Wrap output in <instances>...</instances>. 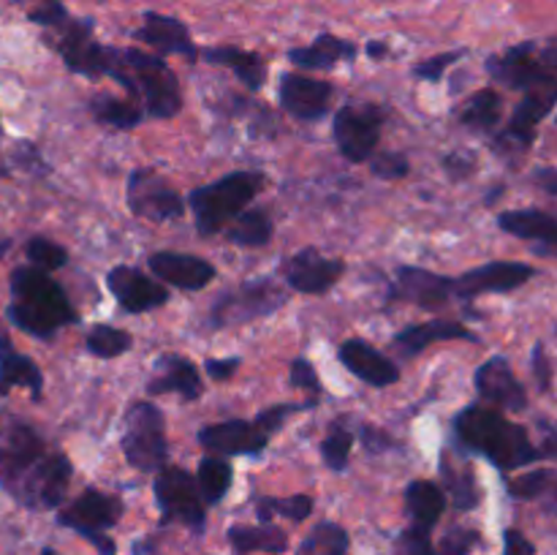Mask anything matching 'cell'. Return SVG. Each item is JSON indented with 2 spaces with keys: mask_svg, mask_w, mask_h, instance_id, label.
<instances>
[{
  "mask_svg": "<svg viewBox=\"0 0 557 555\" xmlns=\"http://www.w3.org/2000/svg\"><path fill=\"white\" fill-rule=\"evenodd\" d=\"M74 466L63 452L49 449L25 419L0 411V484L25 509H58L69 493Z\"/></svg>",
  "mask_w": 557,
  "mask_h": 555,
  "instance_id": "cell-1",
  "label": "cell"
},
{
  "mask_svg": "<svg viewBox=\"0 0 557 555\" xmlns=\"http://www.w3.org/2000/svg\"><path fill=\"white\" fill-rule=\"evenodd\" d=\"M455 439L460 449L484 457L498 471H517L542 460L531 433L487 403H473L457 414Z\"/></svg>",
  "mask_w": 557,
  "mask_h": 555,
  "instance_id": "cell-2",
  "label": "cell"
},
{
  "mask_svg": "<svg viewBox=\"0 0 557 555\" xmlns=\"http://www.w3.org/2000/svg\"><path fill=\"white\" fill-rule=\"evenodd\" d=\"M5 313L11 324L41 341H52L58 330L76 324L79 319L63 286L33 264L11 272V305Z\"/></svg>",
  "mask_w": 557,
  "mask_h": 555,
  "instance_id": "cell-3",
  "label": "cell"
},
{
  "mask_svg": "<svg viewBox=\"0 0 557 555\" xmlns=\"http://www.w3.org/2000/svg\"><path fill=\"white\" fill-rule=\"evenodd\" d=\"M107 76L120 82L128 90V98L141 103L147 118L172 120L183 109V90H180L177 74L169 69L161 54L112 47Z\"/></svg>",
  "mask_w": 557,
  "mask_h": 555,
  "instance_id": "cell-4",
  "label": "cell"
},
{
  "mask_svg": "<svg viewBox=\"0 0 557 555\" xmlns=\"http://www.w3.org/2000/svg\"><path fill=\"white\" fill-rule=\"evenodd\" d=\"M264 183L267 177L256 172V169H239V172L223 174L215 183H207L201 188L190 190L188 207L194 212L196 232L201 237H212V234L232 226L248 210L250 201L259 196Z\"/></svg>",
  "mask_w": 557,
  "mask_h": 555,
  "instance_id": "cell-5",
  "label": "cell"
},
{
  "mask_svg": "<svg viewBox=\"0 0 557 555\" xmlns=\"http://www.w3.org/2000/svg\"><path fill=\"white\" fill-rule=\"evenodd\" d=\"M123 455L131 468L141 473H158L169 460L166 417L161 408L150 400H139L125 414L123 430Z\"/></svg>",
  "mask_w": 557,
  "mask_h": 555,
  "instance_id": "cell-6",
  "label": "cell"
},
{
  "mask_svg": "<svg viewBox=\"0 0 557 555\" xmlns=\"http://www.w3.org/2000/svg\"><path fill=\"white\" fill-rule=\"evenodd\" d=\"M288 294L275 278H250L239 286L226 288L210 308L212 330H226V326L250 324L256 319L277 313L286 305Z\"/></svg>",
  "mask_w": 557,
  "mask_h": 555,
  "instance_id": "cell-7",
  "label": "cell"
},
{
  "mask_svg": "<svg viewBox=\"0 0 557 555\" xmlns=\"http://www.w3.org/2000/svg\"><path fill=\"white\" fill-rule=\"evenodd\" d=\"M123 509L125 506L117 495L87 488L65 509H60L58 522L79 533L82 539H87L101 555H117V544H114V539L107 531L117 526Z\"/></svg>",
  "mask_w": 557,
  "mask_h": 555,
  "instance_id": "cell-8",
  "label": "cell"
},
{
  "mask_svg": "<svg viewBox=\"0 0 557 555\" xmlns=\"http://www.w3.org/2000/svg\"><path fill=\"white\" fill-rule=\"evenodd\" d=\"M152 493H156L163 522H177V526L190 528L196 533L205 531L207 501L188 468L166 462L152 479Z\"/></svg>",
  "mask_w": 557,
  "mask_h": 555,
  "instance_id": "cell-9",
  "label": "cell"
},
{
  "mask_svg": "<svg viewBox=\"0 0 557 555\" xmlns=\"http://www.w3.org/2000/svg\"><path fill=\"white\" fill-rule=\"evenodd\" d=\"M384 109L379 103H346L332 120V136L341 156L351 163H364L379 152Z\"/></svg>",
  "mask_w": 557,
  "mask_h": 555,
  "instance_id": "cell-10",
  "label": "cell"
},
{
  "mask_svg": "<svg viewBox=\"0 0 557 555\" xmlns=\"http://www.w3.org/2000/svg\"><path fill=\"white\" fill-rule=\"evenodd\" d=\"M125 201L136 218H145L152 223L174 221V218H183L185 212V199L180 196V190L150 166H139L128 174Z\"/></svg>",
  "mask_w": 557,
  "mask_h": 555,
  "instance_id": "cell-11",
  "label": "cell"
},
{
  "mask_svg": "<svg viewBox=\"0 0 557 555\" xmlns=\"http://www.w3.org/2000/svg\"><path fill=\"white\" fill-rule=\"evenodd\" d=\"M52 44L63 58L65 69L87 79H101L109 74V54L112 47H103L92 36V22L71 20L52 30Z\"/></svg>",
  "mask_w": 557,
  "mask_h": 555,
  "instance_id": "cell-12",
  "label": "cell"
},
{
  "mask_svg": "<svg viewBox=\"0 0 557 555\" xmlns=\"http://www.w3.org/2000/svg\"><path fill=\"white\" fill-rule=\"evenodd\" d=\"M346 275V261L324 256L319 248H302L281 264V278L299 294H326Z\"/></svg>",
  "mask_w": 557,
  "mask_h": 555,
  "instance_id": "cell-13",
  "label": "cell"
},
{
  "mask_svg": "<svg viewBox=\"0 0 557 555\" xmlns=\"http://www.w3.org/2000/svg\"><path fill=\"white\" fill-rule=\"evenodd\" d=\"M533 275H536V270L525 261H490V264L473 267V270L455 278V297L473 299L493 292H515V288L525 286Z\"/></svg>",
  "mask_w": 557,
  "mask_h": 555,
  "instance_id": "cell-14",
  "label": "cell"
},
{
  "mask_svg": "<svg viewBox=\"0 0 557 555\" xmlns=\"http://www.w3.org/2000/svg\"><path fill=\"white\" fill-rule=\"evenodd\" d=\"M107 286L120 308L128 313H147V310L163 308L169 303V288L158 278H150L147 272L128 264L112 267L107 272Z\"/></svg>",
  "mask_w": 557,
  "mask_h": 555,
  "instance_id": "cell-15",
  "label": "cell"
},
{
  "mask_svg": "<svg viewBox=\"0 0 557 555\" xmlns=\"http://www.w3.org/2000/svg\"><path fill=\"white\" fill-rule=\"evenodd\" d=\"M199 444L221 457H259L270 446V435L256 428L253 419H228V422L205 424L199 430Z\"/></svg>",
  "mask_w": 557,
  "mask_h": 555,
  "instance_id": "cell-16",
  "label": "cell"
},
{
  "mask_svg": "<svg viewBox=\"0 0 557 555\" xmlns=\"http://www.w3.org/2000/svg\"><path fill=\"white\" fill-rule=\"evenodd\" d=\"M332 96H335V90H332L330 82L308 74H294V71L283 74L281 85H277L281 107L302 123H315V120L324 118L330 112Z\"/></svg>",
  "mask_w": 557,
  "mask_h": 555,
  "instance_id": "cell-17",
  "label": "cell"
},
{
  "mask_svg": "<svg viewBox=\"0 0 557 555\" xmlns=\"http://www.w3.org/2000/svg\"><path fill=\"white\" fill-rule=\"evenodd\" d=\"M487 71L495 82L520 92L549 85V82L557 79L553 71L544 69L542 60H539L536 44H520V47H511L509 52L493 54L487 60Z\"/></svg>",
  "mask_w": 557,
  "mask_h": 555,
  "instance_id": "cell-18",
  "label": "cell"
},
{
  "mask_svg": "<svg viewBox=\"0 0 557 555\" xmlns=\"http://www.w3.org/2000/svg\"><path fill=\"white\" fill-rule=\"evenodd\" d=\"M392 297L424 310H441L455 299V278L438 275L424 267H400L395 272Z\"/></svg>",
  "mask_w": 557,
  "mask_h": 555,
  "instance_id": "cell-19",
  "label": "cell"
},
{
  "mask_svg": "<svg viewBox=\"0 0 557 555\" xmlns=\"http://www.w3.org/2000/svg\"><path fill=\"white\" fill-rule=\"evenodd\" d=\"M150 275L161 283H169L183 292H201L218 278L215 264L194 254H180V250H156L147 256Z\"/></svg>",
  "mask_w": 557,
  "mask_h": 555,
  "instance_id": "cell-20",
  "label": "cell"
},
{
  "mask_svg": "<svg viewBox=\"0 0 557 555\" xmlns=\"http://www.w3.org/2000/svg\"><path fill=\"white\" fill-rule=\"evenodd\" d=\"M473 384L482 400L498 411H525L528 390L511 370L509 359L490 357L482 368L473 373Z\"/></svg>",
  "mask_w": 557,
  "mask_h": 555,
  "instance_id": "cell-21",
  "label": "cell"
},
{
  "mask_svg": "<svg viewBox=\"0 0 557 555\" xmlns=\"http://www.w3.org/2000/svg\"><path fill=\"white\" fill-rule=\"evenodd\" d=\"M337 359H341V365H346L348 373H354L364 384L379 386V390L400 381V368L384 351L370 346L362 337H348V341H343L341 348H337Z\"/></svg>",
  "mask_w": 557,
  "mask_h": 555,
  "instance_id": "cell-22",
  "label": "cell"
},
{
  "mask_svg": "<svg viewBox=\"0 0 557 555\" xmlns=\"http://www.w3.org/2000/svg\"><path fill=\"white\" fill-rule=\"evenodd\" d=\"M498 226L511 237L528 239L539 256L557 259V215L536 207L506 210L498 215Z\"/></svg>",
  "mask_w": 557,
  "mask_h": 555,
  "instance_id": "cell-23",
  "label": "cell"
},
{
  "mask_svg": "<svg viewBox=\"0 0 557 555\" xmlns=\"http://www.w3.org/2000/svg\"><path fill=\"white\" fill-rule=\"evenodd\" d=\"M205 384H201L199 368L183 354H161L156 359V375L147 381V395H180L183 400H199Z\"/></svg>",
  "mask_w": 557,
  "mask_h": 555,
  "instance_id": "cell-24",
  "label": "cell"
},
{
  "mask_svg": "<svg viewBox=\"0 0 557 555\" xmlns=\"http://www.w3.org/2000/svg\"><path fill=\"white\" fill-rule=\"evenodd\" d=\"M134 38H139L141 44L156 49L158 54H180L188 63H194L199 58V49H196L194 38H190L188 27L180 20L166 14H156V11H147L141 27L134 33Z\"/></svg>",
  "mask_w": 557,
  "mask_h": 555,
  "instance_id": "cell-25",
  "label": "cell"
},
{
  "mask_svg": "<svg viewBox=\"0 0 557 555\" xmlns=\"http://www.w3.org/2000/svg\"><path fill=\"white\" fill-rule=\"evenodd\" d=\"M446 341L479 343V335L468 330L462 321H449V319H433V321H424V324L406 326V330L395 335V346L400 348L403 357H417V354H422L424 348H430L433 343H446Z\"/></svg>",
  "mask_w": 557,
  "mask_h": 555,
  "instance_id": "cell-26",
  "label": "cell"
},
{
  "mask_svg": "<svg viewBox=\"0 0 557 555\" xmlns=\"http://www.w3.org/2000/svg\"><path fill=\"white\" fill-rule=\"evenodd\" d=\"M14 386H25L33 400H41L44 375L30 357L16 351L14 343L0 335V397L9 395Z\"/></svg>",
  "mask_w": 557,
  "mask_h": 555,
  "instance_id": "cell-27",
  "label": "cell"
},
{
  "mask_svg": "<svg viewBox=\"0 0 557 555\" xmlns=\"http://www.w3.org/2000/svg\"><path fill=\"white\" fill-rule=\"evenodd\" d=\"M354 58H357V44L332 36V33H321L310 47H297L288 52V60L302 71H330L341 60Z\"/></svg>",
  "mask_w": 557,
  "mask_h": 555,
  "instance_id": "cell-28",
  "label": "cell"
},
{
  "mask_svg": "<svg viewBox=\"0 0 557 555\" xmlns=\"http://www.w3.org/2000/svg\"><path fill=\"white\" fill-rule=\"evenodd\" d=\"M201 58L212 65H223L232 71L248 90H261L267 82V63L261 54L248 52L239 47H210L201 52Z\"/></svg>",
  "mask_w": 557,
  "mask_h": 555,
  "instance_id": "cell-29",
  "label": "cell"
},
{
  "mask_svg": "<svg viewBox=\"0 0 557 555\" xmlns=\"http://www.w3.org/2000/svg\"><path fill=\"white\" fill-rule=\"evenodd\" d=\"M446 490L441 484L430 482V479H413L406 488V511L411 517L413 526H422L433 531L435 522L444 517L446 511Z\"/></svg>",
  "mask_w": 557,
  "mask_h": 555,
  "instance_id": "cell-30",
  "label": "cell"
},
{
  "mask_svg": "<svg viewBox=\"0 0 557 555\" xmlns=\"http://www.w3.org/2000/svg\"><path fill=\"white\" fill-rule=\"evenodd\" d=\"M226 539L237 555H283L288 550V533L283 531V528L272 526V522H259V526H232Z\"/></svg>",
  "mask_w": 557,
  "mask_h": 555,
  "instance_id": "cell-31",
  "label": "cell"
},
{
  "mask_svg": "<svg viewBox=\"0 0 557 555\" xmlns=\"http://www.w3.org/2000/svg\"><path fill=\"white\" fill-rule=\"evenodd\" d=\"M500 114H504V96H500L495 87H484L476 90L466 101V107L460 109V123L468 125L471 131L479 134H495L500 123Z\"/></svg>",
  "mask_w": 557,
  "mask_h": 555,
  "instance_id": "cell-32",
  "label": "cell"
},
{
  "mask_svg": "<svg viewBox=\"0 0 557 555\" xmlns=\"http://www.w3.org/2000/svg\"><path fill=\"white\" fill-rule=\"evenodd\" d=\"M441 477H444L446 495H449L457 511H473L482 504L479 479L468 466H457V462H449V457H444L441 460Z\"/></svg>",
  "mask_w": 557,
  "mask_h": 555,
  "instance_id": "cell-33",
  "label": "cell"
},
{
  "mask_svg": "<svg viewBox=\"0 0 557 555\" xmlns=\"http://www.w3.org/2000/svg\"><path fill=\"white\" fill-rule=\"evenodd\" d=\"M90 114L96 123L112 125V128L131 131L145 123L147 112L134 98H114V96H96L90 101Z\"/></svg>",
  "mask_w": 557,
  "mask_h": 555,
  "instance_id": "cell-34",
  "label": "cell"
},
{
  "mask_svg": "<svg viewBox=\"0 0 557 555\" xmlns=\"http://www.w3.org/2000/svg\"><path fill=\"white\" fill-rule=\"evenodd\" d=\"M275 234V223L264 207H248L237 221L228 226V243L239 245V248H264Z\"/></svg>",
  "mask_w": 557,
  "mask_h": 555,
  "instance_id": "cell-35",
  "label": "cell"
},
{
  "mask_svg": "<svg viewBox=\"0 0 557 555\" xmlns=\"http://www.w3.org/2000/svg\"><path fill=\"white\" fill-rule=\"evenodd\" d=\"M348 550H351V536H348L346 528L324 520L305 533L297 555H348Z\"/></svg>",
  "mask_w": 557,
  "mask_h": 555,
  "instance_id": "cell-36",
  "label": "cell"
},
{
  "mask_svg": "<svg viewBox=\"0 0 557 555\" xmlns=\"http://www.w3.org/2000/svg\"><path fill=\"white\" fill-rule=\"evenodd\" d=\"M196 482H199V490H201V495H205L207 506H215V504H221L223 495L232 490L234 471L221 455H207L205 460L199 462Z\"/></svg>",
  "mask_w": 557,
  "mask_h": 555,
  "instance_id": "cell-37",
  "label": "cell"
},
{
  "mask_svg": "<svg viewBox=\"0 0 557 555\" xmlns=\"http://www.w3.org/2000/svg\"><path fill=\"white\" fill-rule=\"evenodd\" d=\"M351 449H354V430L348 428V419L341 417L330 424V433L321 441V460L330 471L343 473L351 462Z\"/></svg>",
  "mask_w": 557,
  "mask_h": 555,
  "instance_id": "cell-38",
  "label": "cell"
},
{
  "mask_svg": "<svg viewBox=\"0 0 557 555\" xmlns=\"http://www.w3.org/2000/svg\"><path fill=\"white\" fill-rule=\"evenodd\" d=\"M134 346V337L128 330H120L112 324H96L90 326V332L85 335V348L87 354L98 359H117L125 351H131Z\"/></svg>",
  "mask_w": 557,
  "mask_h": 555,
  "instance_id": "cell-39",
  "label": "cell"
},
{
  "mask_svg": "<svg viewBox=\"0 0 557 555\" xmlns=\"http://www.w3.org/2000/svg\"><path fill=\"white\" fill-rule=\"evenodd\" d=\"M256 515H259V522H272V517H288L294 522H302L313 515V498L305 493L288 495V498L261 495L256 501Z\"/></svg>",
  "mask_w": 557,
  "mask_h": 555,
  "instance_id": "cell-40",
  "label": "cell"
},
{
  "mask_svg": "<svg viewBox=\"0 0 557 555\" xmlns=\"http://www.w3.org/2000/svg\"><path fill=\"white\" fill-rule=\"evenodd\" d=\"M557 488V471L553 468H536V471L520 473L509 482V495L517 501H536Z\"/></svg>",
  "mask_w": 557,
  "mask_h": 555,
  "instance_id": "cell-41",
  "label": "cell"
},
{
  "mask_svg": "<svg viewBox=\"0 0 557 555\" xmlns=\"http://www.w3.org/2000/svg\"><path fill=\"white\" fill-rule=\"evenodd\" d=\"M25 256L30 259L33 267H38V270L44 272H54L60 270V267L69 264V250H65L63 245L54 243V239L41 237V234L27 239Z\"/></svg>",
  "mask_w": 557,
  "mask_h": 555,
  "instance_id": "cell-42",
  "label": "cell"
},
{
  "mask_svg": "<svg viewBox=\"0 0 557 555\" xmlns=\"http://www.w3.org/2000/svg\"><path fill=\"white\" fill-rule=\"evenodd\" d=\"M315 406H319V397H310L308 403H281V406L264 408V411H261L253 422L261 433H267L272 439V435H275L277 430L288 422V417H294V414H299V411H310V408H315Z\"/></svg>",
  "mask_w": 557,
  "mask_h": 555,
  "instance_id": "cell-43",
  "label": "cell"
},
{
  "mask_svg": "<svg viewBox=\"0 0 557 555\" xmlns=\"http://www.w3.org/2000/svg\"><path fill=\"white\" fill-rule=\"evenodd\" d=\"M16 3H25L27 20L47 27V30H54V27H60L63 22H69V11L63 9L60 0H16Z\"/></svg>",
  "mask_w": 557,
  "mask_h": 555,
  "instance_id": "cell-44",
  "label": "cell"
},
{
  "mask_svg": "<svg viewBox=\"0 0 557 555\" xmlns=\"http://www.w3.org/2000/svg\"><path fill=\"white\" fill-rule=\"evenodd\" d=\"M370 172L379 180H403L411 172V163L403 152L395 150H379L373 158H370Z\"/></svg>",
  "mask_w": 557,
  "mask_h": 555,
  "instance_id": "cell-45",
  "label": "cell"
},
{
  "mask_svg": "<svg viewBox=\"0 0 557 555\" xmlns=\"http://www.w3.org/2000/svg\"><path fill=\"white\" fill-rule=\"evenodd\" d=\"M397 550L403 555H438V547H433V536H430L428 528L413 526V522L397 536Z\"/></svg>",
  "mask_w": 557,
  "mask_h": 555,
  "instance_id": "cell-46",
  "label": "cell"
},
{
  "mask_svg": "<svg viewBox=\"0 0 557 555\" xmlns=\"http://www.w3.org/2000/svg\"><path fill=\"white\" fill-rule=\"evenodd\" d=\"M288 381H292L294 390H302V392H310L313 397L321 395V381H319V373H315L313 362L305 357H297L292 362V370H288Z\"/></svg>",
  "mask_w": 557,
  "mask_h": 555,
  "instance_id": "cell-47",
  "label": "cell"
},
{
  "mask_svg": "<svg viewBox=\"0 0 557 555\" xmlns=\"http://www.w3.org/2000/svg\"><path fill=\"white\" fill-rule=\"evenodd\" d=\"M479 533L471 528H451L438 544V555H468L479 544Z\"/></svg>",
  "mask_w": 557,
  "mask_h": 555,
  "instance_id": "cell-48",
  "label": "cell"
},
{
  "mask_svg": "<svg viewBox=\"0 0 557 555\" xmlns=\"http://www.w3.org/2000/svg\"><path fill=\"white\" fill-rule=\"evenodd\" d=\"M460 58H462L460 49H457V52L435 54V58H428V60H422V63L413 65V76H419V79H424V82H441L444 71L449 69V65H455Z\"/></svg>",
  "mask_w": 557,
  "mask_h": 555,
  "instance_id": "cell-49",
  "label": "cell"
},
{
  "mask_svg": "<svg viewBox=\"0 0 557 555\" xmlns=\"http://www.w3.org/2000/svg\"><path fill=\"white\" fill-rule=\"evenodd\" d=\"M476 156L468 150H455L449 152V156H444V169L446 174H449V180H455V183H462V180H471L473 174H476Z\"/></svg>",
  "mask_w": 557,
  "mask_h": 555,
  "instance_id": "cell-50",
  "label": "cell"
},
{
  "mask_svg": "<svg viewBox=\"0 0 557 555\" xmlns=\"http://www.w3.org/2000/svg\"><path fill=\"white\" fill-rule=\"evenodd\" d=\"M531 370H533V379H536L539 392H549V386H553V365H549L544 343H536V348H533Z\"/></svg>",
  "mask_w": 557,
  "mask_h": 555,
  "instance_id": "cell-51",
  "label": "cell"
},
{
  "mask_svg": "<svg viewBox=\"0 0 557 555\" xmlns=\"http://www.w3.org/2000/svg\"><path fill=\"white\" fill-rule=\"evenodd\" d=\"M362 444H364V449L373 452V455H379V452H386V449H392V446H397V441L392 439L386 430L375 428V424H362Z\"/></svg>",
  "mask_w": 557,
  "mask_h": 555,
  "instance_id": "cell-52",
  "label": "cell"
},
{
  "mask_svg": "<svg viewBox=\"0 0 557 555\" xmlns=\"http://www.w3.org/2000/svg\"><path fill=\"white\" fill-rule=\"evenodd\" d=\"M504 555H536V547H533V542L525 533L517 531V528H509L504 533Z\"/></svg>",
  "mask_w": 557,
  "mask_h": 555,
  "instance_id": "cell-53",
  "label": "cell"
},
{
  "mask_svg": "<svg viewBox=\"0 0 557 555\" xmlns=\"http://www.w3.org/2000/svg\"><path fill=\"white\" fill-rule=\"evenodd\" d=\"M239 365H243V359H239V357L207 359L205 370H207V375H210V379H215V381H228L234 373H237Z\"/></svg>",
  "mask_w": 557,
  "mask_h": 555,
  "instance_id": "cell-54",
  "label": "cell"
},
{
  "mask_svg": "<svg viewBox=\"0 0 557 555\" xmlns=\"http://www.w3.org/2000/svg\"><path fill=\"white\" fill-rule=\"evenodd\" d=\"M539 452H542V460H557V424H544Z\"/></svg>",
  "mask_w": 557,
  "mask_h": 555,
  "instance_id": "cell-55",
  "label": "cell"
},
{
  "mask_svg": "<svg viewBox=\"0 0 557 555\" xmlns=\"http://www.w3.org/2000/svg\"><path fill=\"white\" fill-rule=\"evenodd\" d=\"M533 183L542 190H547V194L557 196V166L536 169V172H533Z\"/></svg>",
  "mask_w": 557,
  "mask_h": 555,
  "instance_id": "cell-56",
  "label": "cell"
},
{
  "mask_svg": "<svg viewBox=\"0 0 557 555\" xmlns=\"http://www.w3.org/2000/svg\"><path fill=\"white\" fill-rule=\"evenodd\" d=\"M536 54H539V60H542L544 69L553 71V74L557 76V38L555 41L544 44V47H536Z\"/></svg>",
  "mask_w": 557,
  "mask_h": 555,
  "instance_id": "cell-57",
  "label": "cell"
},
{
  "mask_svg": "<svg viewBox=\"0 0 557 555\" xmlns=\"http://www.w3.org/2000/svg\"><path fill=\"white\" fill-rule=\"evenodd\" d=\"M368 54H370V58L381 60V58H386V54H389V47H386L384 41H370L368 44Z\"/></svg>",
  "mask_w": 557,
  "mask_h": 555,
  "instance_id": "cell-58",
  "label": "cell"
},
{
  "mask_svg": "<svg viewBox=\"0 0 557 555\" xmlns=\"http://www.w3.org/2000/svg\"><path fill=\"white\" fill-rule=\"evenodd\" d=\"M500 196H504V185H495V188H490V194H487V199H484V205H495V199H500Z\"/></svg>",
  "mask_w": 557,
  "mask_h": 555,
  "instance_id": "cell-59",
  "label": "cell"
},
{
  "mask_svg": "<svg viewBox=\"0 0 557 555\" xmlns=\"http://www.w3.org/2000/svg\"><path fill=\"white\" fill-rule=\"evenodd\" d=\"M9 248H11V239H0V256H3Z\"/></svg>",
  "mask_w": 557,
  "mask_h": 555,
  "instance_id": "cell-60",
  "label": "cell"
},
{
  "mask_svg": "<svg viewBox=\"0 0 557 555\" xmlns=\"http://www.w3.org/2000/svg\"><path fill=\"white\" fill-rule=\"evenodd\" d=\"M41 555H58V553H54L52 547H44V550H41Z\"/></svg>",
  "mask_w": 557,
  "mask_h": 555,
  "instance_id": "cell-61",
  "label": "cell"
},
{
  "mask_svg": "<svg viewBox=\"0 0 557 555\" xmlns=\"http://www.w3.org/2000/svg\"><path fill=\"white\" fill-rule=\"evenodd\" d=\"M555 123H557V118H555Z\"/></svg>",
  "mask_w": 557,
  "mask_h": 555,
  "instance_id": "cell-62",
  "label": "cell"
}]
</instances>
